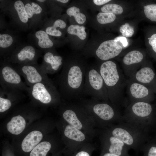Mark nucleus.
Here are the masks:
<instances>
[{"instance_id": "obj_1", "label": "nucleus", "mask_w": 156, "mask_h": 156, "mask_svg": "<svg viewBox=\"0 0 156 156\" xmlns=\"http://www.w3.org/2000/svg\"><path fill=\"white\" fill-rule=\"evenodd\" d=\"M75 57L64 62L57 80L58 91L62 97L79 98L84 94L85 75L88 66L83 61Z\"/></svg>"}, {"instance_id": "obj_2", "label": "nucleus", "mask_w": 156, "mask_h": 156, "mask_svg": "<svg viewBox=\"0 0 156 156\" xmlns=\"http://www.w3.org/2000/svg\"><path fill=\"white\" fill-rule=\"evenodd\" d=\"M147 130L125 121L118 124L112 129L111 134L122 141L129 148L141 151L148 141Z\"/></svg>"}, {"instance_id": "obj_3", "label": "nucleus", "mask_w": 156, "mask_h": 156, "mask_svg": "<svg viewBox=\"0 0 156 156\" xmlns=\"http://www.w3.org/2000/svg\"><path fill=\"white\" fill-rule=\"evenodd\" d=\"M84 94L105 100L109 98L107 91L98 66H88L87 68Z\"/></svg>"}, {"instance_id": "obj_4", "label": "nucleus", "mask_w": 156, "mask_h": 156, "mask_svg": "<svg viewBox=\"0 0 156 156\" xmlns=\"http://www.w3.org/2000/svg\"><path fill=\"white\" fill-rule=\"evenodd\" d=\"M152 111V106L147 102H132L126 108L123 116L124 121L147 130L151 123Z\"/></svg>"}, {"instance_id": "obj_5", "label": "nucleus", "mask_w": 156, "mask_h": 156, "mask_svg": "<svg viewBox=\"0 0 156 156\" xmlns=\"http://www.w3.org/2000/svg\"><path fill=\"white\" fill-rule=\"evenodd\" d=\"M107 88L109 98L116 104L120 80L119 71L116 64L112 61H105L98 66Z\"/></svg>"}, {"instance_id": "obj_6", "label": "nucleus", "mask_w": 156, "mask_h": 156, "mask_svg": "<svg viewBox=\"0 0 156 156\" xmlns=\"http://www.w3.org/2000/svg\"><path fill=\"white\" fill-rule=\"evenodd\" d=\"M21 75L13 64L5 60L1 63L0 83L4 89L28 91L29 87L22 80Z\"/></svg>"}, {"instance_id": "obj_7", "label": "nucleus", "mask_w": 156, "mask_h": 156, "mask_svg": "<svg viewBox=\"0 0 156 156\" xmlns=\"http://www.w3.org/2000/svg\"><path fill=\"white\" fill-rule=\"evenodd\" d=\"M27 92L32 99L45 105L59 100L61 96L53 82L36 83L29 87Z\"/></svg>"}, {"instance_id": "obj_8", "label": "nucleus", "mask_w": 156, "mask_h": 156, "mask_svg": "<svg viewBox=\"0 0 156 156\" xmlns=\"http://www.w3.org/2000/svg\"><path fill=\"white\" fill-rule=\"evenodd\" d=\"M42 53L33 46L29 44H22L17 46L9 56L5 60L13 64H37L38 59Z\"/></svg>"}, {"instance_id": "obj_9", "label": "nucleus", "mask_w": 156, "mask_h": 156, "mask_svg": "<svg viewBox=\"0 0 156 156\" xmlns=\"http://www.w3.org/2000/svg\"><path fill=\"white\" fill-rule=\"evenodd\" d=\"M12 64L20 75L23 77L25 84L29 87L40 82H53L42 69L40 65Z\"/></svg>"}, {"instance_id": "obj_10", "label": "nucleus", "mask_w": 156, "mask_h": 156, "mask_svg": "<svg viewBox=\"0 0 156 156\" xmlns=\"http://www.w3.org/2000/svg\"><path fill=\"white\" fill-rule=\"evenodd\" d=\"M122 50L118 42L111 40L102 42L95 51L94 55L100 60L107 61L118 55Z\"/></svg>"}, {"instance_id": "obj_11", "label": "nucleus", "mask_w": 156, "mask_h": 156, "mask_svg": "<svg viewBox=\"0 0 156 156\" xmlns=\"http://www.w3.org/2000/svg\"><path fill=\"white\" fill-rule=\"evenodd\" d=\"M29 19V27L43 23L45 20L46 11L45 8L38 3L30 1H23Z\"/></svg>"}, {"instance_id": "obj_12", "label": "nucleus", "mask_w": 156, "mask_h": 156, "mask_svg": "<svg viewBox=\"0 0 156 156\" xmlns=\"http://www.w3.org/2000/svg\"><path fill=\"white\" fill-rule=\"evenodd\" d=\"M4 8L11 14L14 21L19 27L27 29L29 27V19L23 1L18 0L10 3Z\"/></svg>"}, {"instance_id": "obj_13", "label": "nucleus", "mask_w": 156, "mask_h": 156, "mask_svg": "<svg viewBox=\"0 0 156 156\" xmlns=\"http://www.w3.org/2000/svg\"><path fill=\"white\" fill-rule=\"evenodd\" d=\"M40 65L42 69L47 74H53L63 67L64 62L62 57L50 49L45 52Z\"/></svg>"}, {"instance_id": "obj_14", "label": "nucleus", "mask_w": 156, "mask_h": 156, "mask_svg": "<svg viewBox=\"0 0 156 156\" xmlns=\"http://www.w3.org/2000/svg\"><path fill=\"white\" fill-rule=\"evenodd\" d=\"M93 112L101 119L105 121L114 119L118 123L124 121L123 116L112 106L106 103H97L92 108Z\"/></svg>"}, {"instance_id": "obj_15", "label": "nucleus", "mask_w": 156, "mask_h": 156, "mask_svg": "<svg viewBox=\"0 0 156 156\" xmlns=\"http://www.w3.org/2000/svg\"><path fill=\"white\" fill-rule=\"evenodd\" d=\"M15 41L13 36L9 33H0V55L4 60L6 59L15 48L13 45Z\"/></svg>"}, {"instance_id": "obj_16", "label": "nucleus", "mask_w": 156, "mask_h": 156, "mask_svg": "<svg viewBox=\"0 0 156 156\" xmlns=\"http://www.w3.org/2000/svg\"><path fill=\"white\" fill-rule=\"evenodd\" d=\"M43 135L39 131L35 130L30 132L24 138L21 144L22 150L24 152H30L42 140Z\"/></svg>"}, {"instance_id": "obj_17", "label": "nucleus", "mask_w": 156, "mask_h": 156, "mask_svg": "<svg viewBox=\"0 0 156 156\" xmlns=\"http://www.w3.org/2000/svg\"><path fill=\"white\" fill-rule=\"evenodd\" d=\"M129 92L133 98L132 102L144 101V99L148 94V89L144 85L140 83L134 82L131 84Z\"/></svg>"}, {"instance_id": "obj_18", "label": "nucleus", "mask_w": 156, "mask_h": 156, "mask_svg": "<svg viewBox=\"0 0 156 156\" xmlns=\"http://www.w3.org/2000/svg\"><path fill=\"white\" fill-rule=\"evenodd\" d=\"M26 125L24 118L20 115L14 116L7 124L8 131L14 135H18L25 129Z\"/></svg>"}, {"instance_id": "obj_19", "label": "nucleus", "mask_w": 156, "mask_h": 156, "mask_svg": "<svg viewBox=\"0 0 156 156\" xmlns=\"http://www.w3.org/2000/svg\"><path fill=\"white\" fill-rule=\"evenodd\" d=\"M34 35L37 40V46L40 50L45 52L53 47V43L50 39L49 35L44 30L37 31Z\"/></svg>"}, {"instance_id": "obj_20", "label": "nucleus", "mask_w": 156, "mask_h": 156, "mask_svg": "<svg viewBox=\"0 0 156 156\" xmlns=\"http://www.w3.org/2000/svg\"><path fill=\"white\" fill-rule=\"evenodd\" d=\"M155 75V74L152 69L148 67H144L137 72L135 78L139 83L147 84L153 80Z\"/></svg>"}, {"instance_id": "obj_21", "label": "nucleus", "mask_w": 156, "mask_h": 156, "mask_svg": "<svg viewBox=\"0 0 156 156\" xmlns=\"http://www.w3.org/2000/svg\"><path fill=\"white\" fill-rule=\"evenodd\" d=\"M66 27L65 22L59 19L55 20L52 26L47 27L44 30L49 36L60 37L62 36V33L58 29H64Z\"/></svg>"}, {"instance_id": "obj_22", "label": "nucleus", "mask_w": 156, "mask_h": 156, "mask_svg": "<svg viewBox=\"0 0 156 156\" xmlns=\"http://www.w3.org/2000/svg\"><path fill=\"white\" fill-rule=\"evenodd\" d=\"M63 116L70 125L78 129L82 128V125L78 119L75 112L73 110L71 109L65 110L63 113Z\"/></svg>"}, {"instance_id": "obj_23", "label": "nucleus", "mask_w": 156, "mask_h": 156, "mask_svg": "<svg viewBox=\"0 0 156 156\" xmlns=\"http://www.w3.org/2000/svg\"><path fill=\"white\" fill-rule=\"evenodd\" d=\"M64 134L68 138L78 142H81L85 139L84 134L79 129L71 125H67L64 130Z\"/></svg>"}, {"instance_id": "obj_24", "label": "nucleus", "mask_w": 156, "mask_h": 156, "mask_svg": "<svg viewBox=\"0 0 156 156\" xmlns=\"http://www.w3.org/2000/svg\"><path fill=\"white\" fill-rule=\"evenodd\" d=\"M51 148V143L42 142L36 145L30 152V156H46Z\"/></svg>"}, {"instance_id": "obj_25", "label": "nucleus", "mask_w": 156, "mask_h": 156, "mask_svg": "<svg viewBox=\"0 0 156 156\" xmlns=\"http://www.w3.org/2000/svg\"><path fill=\"white\" fill-rule=\"evenodd\" d=\"M143 58V55L141 52L133 50L128 53L124 56L123 62L125 64L129 65L140 62Z\"/></svg>"}, {"instance_id": "obj_26", "label": "nucleus", "mask_w": 156, "mask_h": 156, "mask_svg": "<svg viewBox=\"0 0 156 156\" xmlns=\"http://www.w3.org/2000/svg\"><path fill=\"white\" fill-rule=\"evenodd\" d=\"M80 10L79 8L73 6L68 8L66 11V13L70 17L73 16L78 23L82 24L86 21V18L85 15L80 12Z\"/></svg>"}, {"instance_id": "obj_27", "label": "nucleus", "mask_w": 156, "mask_h": 156, "mask_svg": "<svg viewBox=\"0 0 156 156\" xmlns=\"http://www.w3.org/2000/svg\"><path fill=\"white\" fill-rule=\"evenodd\" d=\"M85 29V28L83 26L71 25L68 27L67 31L69 34L77 36L80 39L83 40L87 36Z\"/></svg>"}, {"instance_id": "obj_28", "label": "nucleus", "mask_w": 156, "mask_h": 156, "mask_svg": "<svg viewBox=\"0 0 156 156\" xmlns=\"http://www.w3.org/2000/svg\"><path fill=\"white\" fill-rule=\"evenodd\" d=\"M101 10L103 12L111 13L116 14L122 13V8L120 5L114 3L106 4L101 8Z\"/></svg>"}, {"instance_id": "obj_29", "label": "nucleus", "mask_w": 156, "mask_h": 156, "mask_svg": "<svg viewBox=\"0 0 156 156\" xmlns=\"http://www.w3.org/2000/svg\"><path fill=\"white\" fill-rule=\"evenodd\" d=\"M96 18L99 23L104 24L113 22L116 18V16L113 13L102 12L99 13Z\"/></svg>"}, {"instance_id": "obj_30", "label": "nucleus", "mask_w": 156, "mask_h": 156, "mask_svg": "<svg viewBox=\"0 0 156 156\" xmlns=\"http://www.w3.org/2000/svg\"><path fill=\"white\" fill-rule=\"evenodd\" d=\"M144 12L147 18L156 22V4H151L144 7Z\"/></svg>"}, {"instance_id": "obj_31", "label": "nucleus", "mask_w": 156, "mask_h": 156, "mask_svg": "<svg viewBox=\"0 0 156 156\" xmlns=\"http://www.w3.org/2000/svg\"><path fill=\"white\" fill-rule=\"evenodd\" d=\"M141 151L144 152V156H156V144L147 142Z\"/></svg>"}, {"instance_id": "obj_32", "label": "nucleus", "mask_w": 156, "mask_h": 156, "mask_svg": "<svg viewBox=\"0 0 156 156\" xmlns=\"http://www.w3.org/2000/svg\"><path fill=\"white\" fill-rule=\"evenodd\" d=\"M120 31L123 36L126 37H131L134 33L133 27L127 23L120 27Z\"/></svg>"}, {"instance_id": "obj_33", "label": "nucleus", "mask_w": 156, "mask_h": 156, "mask_svg": "<svg viewBox=\"0 0 156 156\" xmlns=\"http://www.w3.org/2000/svg\"><path fill=\"white\" fill-rule=\"evenodd\" d=\"M148 42L152 47L153 50L156 53V34H153L149 38Z\"/></svg>"}, {"instance_id": "obj_34", "label": "nucleus", "mask_w": 156, "mask_h": 156, "mask_svg": "<svg viewBox=\"0 0 156 156\" xmlns=\"http://www.w3.org/2000/svg\"><path fill=\"white\" fill-rule=\"evenodd\" d=\"M114 40L118 42L120 45H121L122 44L124 47H127L128 45V42L127 38L125 37L119 36L115 38Z\"/></svg>"}, {"instance_id": "obj_35", "label": "nucleus", "mask_w": 156, "mask_h": 156, "mask_svg": "<svg viewBox=\"0 0 156 156\" xmlns=\"http://www.w3.org/2000/svg\"><path fill=\"white\" fill-rule=\"evenodd\" d=\"M110 0H94L93 2L95 5H101L105 4L109 1Z\"/></svg>"}, {"instance_id": "obj_36", "label": "nucleus", "mask_w": 156, "mask_h": 156, "mask_svg": "<svg viewBox=\"0 0 156 156\" xmlns=\"http://www.w3.org/2000/svg\"><path fill=\"white\" fill-rule=\"evenodd\" d=\"M75 156H90V155L87 151H81L77 153Z\"/></svg>"}, {"instance_id": "obj_37", "label": "nucleus", "mask_w": 156, "mask_h": 156, "mask_svg": "<svg viewBox=\"0 0 156 156\" xmlns=\"http://www.w3.org/2000/svg\"><path fill=\"white\" fill-rule=\"evenodd\" d=\"M102 156H119L116 155L108 153H105Z\"/></svg>"}, {"instance_id": "obj_38", "label": "nucleus", "mask_w": 156, "mask_h": 156, "mask_svg": "<svg viewBox=\"0 0 156 156\" xmlns=\"http://www.w3.org/2000/svg\"><path fill=\"white\" fill-rule=\"evenodd\" d=\"M56 1L62 3H66L69 1L68 0H56Z\"/></svg>"}]
</instances>
